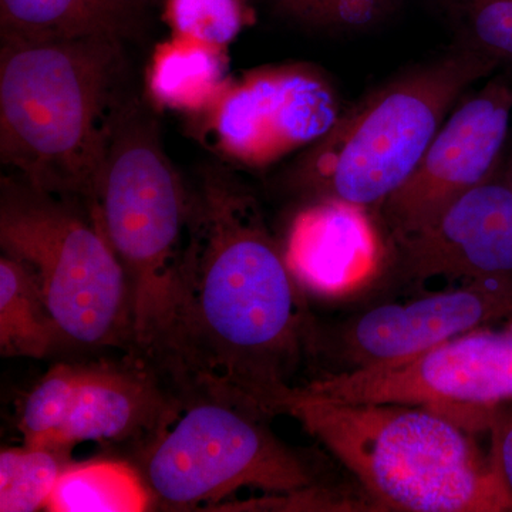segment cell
Returning a JSON list of instances; mask_svg holds the SVG:
<instances>
[{"mask_svg":"<svg viewBox=\"0 0 512 512\" xmlns=\"http://www.w3.org/2000/svg\"><path fill=\"white\" fill-rule=\"evenodd\" d=\"M503 178L505 180V183L510 185L511 191H512V158L510 160V163H508L507 168H505Z\"/></svg>","mask_w":512,"mask_h":512,"instance_id":"23","label":"cell"},{"mask_svg":"<svg viewBox=\"0 0 512 512\" xmlns=\"http://www.w3.org/2000/svg\"><path fill=\"white\" fill-rule=\"evenodd\" d=\"M500 63L457 45L417 64L340 114L309 147L298 177L313 201L350 202L373 211L416 170L448 114Z\"/></svg>","mask_w":512,"mask_h":512,"instance_id":"4","label":"cell"},{"mask_svg":"<svg viewBox=\"0 0 512 512\" xmlns=\"http://www.w3.org/2000/svg\"><path fill=\"white\" fill-rule=\"evenodd\" d=\"M340 114L338 94L322 73L289 64L229 80L215 103L194 117L222 156L256 168L318 143Z\"/></svg>","mask_w":512,"mask_h":512,"instance_id":"9","label":"cell"},{"mask_svg":"<svg viewBox=\"0 0 512 512\" xmlns=\"http://www.w3.org/2000/svg\"><path fill=\"white\" fill-rule=\"evenodd\" d=\"M436 278L512 282V191L503 175L461 195L429 225L390 244L377 281L421 286Z\"/></svg>","mask_w":512,"mask_h":512,"instance_id":"12","label":"cell"},{"mask_svg":"<svg viewBox=\"0 0 512 512\" xmlns=\"http://www.w3.org/2000/svg\"><path fill=\"white\" fill-rule=\"evenodd\" d=\"M512 320V282L476 281L382 303L326 332L316 326L313 353L332 360L326 375L397 365L464 333Z\"/></svg>","mask_w":512,"mask_h":512,"instance_id":"11","label":"cell"},{"mask_svg":"<svg viewBox=\"0 0 512 512\" xmlns=\"http://www.w3.org/2000/svg\"><path fill=\"white\" fill-rule=\"evenodd\" d=\"M483 430L495 470L512 503V402L485 412Z\"/></svg>","mask_w":512,"mask_h":512,"instance_id":"22","label":"cell"},{"mask_svg":"<svg viewBox=\"0 0 512 512\" xmlns=\"http://www.w3.org/2000/svg\"><path fill=\"white\" fill-rule=\"evenodd\" d=\"M228 83L222 49L187 37L164 43L151 64L150 90L157 103L191 116L214 104Z\"/></svg>","mask_w":512,"mask_h":512,"instance_id":"15","label":"cell"},{"mask_svg":"<svg viewBox=\"0 0 512 512\" xmlns=\"http://www.w3.org/2000/svg\"><path fill=\"white\" fill-rule=\"evenodd\" d=\"M167 18L175 35L224 49L245 28L244 0H168Z\"/></svg>","mask_w":512,"mask_h":512,"instance_id":"21","label":"cell"},{"mask_svg":"<svg viewBox=\"0 0 512 512\" xmlns=\"http://www.w3.org/2000/svg\"><path fill=\"white\" fill-rule=\"evenodd\" d=\"M66 451L55 448H3L0 453V511L32 512L45 508L60 474Z\"/></svg>","mask_w":512,"mask_h":512,"instance_id":"18","label":"cell"},{"mask_svg":"<svg viewBox=\"0 0 512 512\" xmlns=\"http://www.w3.org/2000/svg\"><path fill=\"white\" fill-rule=\"evenodd\" d=\"M457 45L512 62V0H436Z\"/></svg>","mask_w":512,"mask_h":512,"instance_id":"19","label":"cell"},{"mask_svg":"<svg viewBox=\"0 0 512 512\" xmlns=\"http://www.w3.org/2000/svg\"><path fill=\"white\" fill-rule=\"evenodd\" d=\"M187 394L154 360L57 363L22 404L25 444L66 451L84 441L144 448L183 413Z\"/></svg>","mask_w":512,"mask_h":512,"instance_id":"8","label":"cell"},{"mask_svg":"<svg viewBox=\"0 0 512 512\" xmlns=\"http://www.w3.org/2000/svg\"><path fill=\"white\" fill-rule=\"evenodd\" d=\"M92 207L126 271L134 352L158 363L187 241L190 191L168 160L156 123L131 101L111 136Z\"/></svg>","mask_w":512,"mask_h":512,"instance_id":"5","label":"cell"},{"mask_svg":"<svg viewBox=\"0 0 512 512\" xmlns=\"http://www.w3.org/2000/svg\"><path fill=\"white\" fill-rule=\"evenodd\" d=\"M284 252L305 291L339 298L379 279L389 247L372 211L322 200L312 201L293 218Z\"/></svg>","mask_w":512,"mask_h":512,"instance_id":"13","label":"cell"},{"mask_svg":"<svg viewBox=\"0 0 512 512\" xmlns=\"http://www.w3.org/2000/svg\"><path fill=\"white\" fill-rule=\"evenodd\" d=\"M67 198L3 183V254L35 272L64 343L131 352L133 303L126 271L96 210L87 217Z\"/></svg>","mask_w":512,"mask_h":512,"instance_id":"6","label":"cell"},{"mask_svg":"<svg viewBox=\"0 0 512 512\" xmlns=\"http://www.w3.org/2000/svg\"><path fill=\"white\" fill-rule=\"evenodd\" d=\"M147 0H0L2 40L109 39L141 26Z\"/></svg>","mask_w":512,"mask_h":512,"instance_id":"14","label":"cell"},{"mask_svg":"<svg viewBox=\"0 0 512 512\" xmlns=\"http://www.w3.org/2000/svg\"><path fill=\"white\" fill-rule=\"evenodd\" d=\"M153 494L138 467L120 460L67 464L45 510L53 512H141Z\"/></svg>","mask_w":512,"mask_h":512,"instance_id":"17","label":"cell"},{"mask_svg":"<svg viewBox=\"0 0 512 512\" xmlns=\"http://www.w3.org/2000/svg\"><path fill=\"white\" fill-rule=\"evenodd\" d=\"M123 43L2 40L0 157L33 190L92 205L121 111Z\"/></svg>","mask_w":512,"mask_h":512,"instance_id":"3","label":"cell"},{"mask_svg":"<svg viewBox=\"0 0 512 512\" xmlns=\"http://www.w3.org/2000/svg\"><path fill=\"white\" fill-rule=\"evenodd\" d=\"M302 291L254 195L231 174L207 171L190 191L160 366L185 394L275 416L293 373L313 352L316 325Z\"/></svg>","mask_w":512,"mask_h":512,"instance_id":"1","label":"cell"},{"mask_svg":"<svg viewBox=\"0 0 512 512\" xmlns=\"http://www.w3.org/2000/svg\"><path fill=\"white\" fill-rule=\"evenodd\" d=\"M284 18L305 28L353 33L373 28L392 15L400 0H268Z\"/></svg>","mask_w":512,"mask_h":512,"instance_id":"20","label":"cell"},{"mask_svg":"<svg viewBox=\"0 0 512 512\" xmlns=\"http://www.w3.org/2000/svg\"><path fill=\"white\" fill-rule=\"evenodd\" d=\"M35 272L19 259L0 258V353L43 359L62 345Z\"/></svg>","mask_w":512,"mask_h":512,"instance_id":"16","label":"cell"},{"mask_svg":"<svg viewBox=\"0 0 512 512\" xmlns=\"http://www.w3.org/2000/svg\"><path fill=\"white\" fill-rule=\"evenodd\" d=\"M278 414L323 444L375 511L512 512L490 450L439 410L342 402L292 386L276 402Z\"/></svg>","mask_w":512,"mask_h":512,"instance_id":"2","label":"cell"},{"mask_svg":"<svg viewBox=\"0 0 512 512\" xmlns=\"http://www.w3.org/2000/svg\"><path fill=\"white\" fill-rule=\"evenodd\" d=\"M511 117L512 86L505 77H493L458 101L409 180L373 210L387 247L498 174Z\"/></svg>","mask_w":512,"mask_h":512,"instance_id":"10","label":"cell"},{"mask_svg":"<svg viewBox=\"0 0 512 512\" xmlns=\"http://www.w3.org/2000/svg\"><path fill=\"white\" fill-rule=\"evenodd\" d=\"M266 419L220 397L187 394L180 417L138 456L154 501L192 510L241 488L281 497L320 490L312 461L279 440Z\"/></svg>","mask_w":512,"mask_h":512,"instance_id":"7","label":"cell"}]
</instances>
